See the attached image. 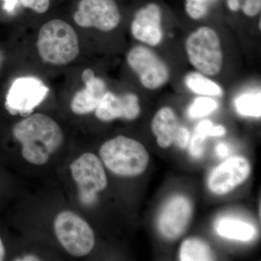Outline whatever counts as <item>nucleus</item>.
Instances as JSON below:
<instances>
[{
    "label": "nucleus",
    "instance_id": "f257e3e1",
    "mask_svg": "<svg viewBox=\"0 0 261 261\" xmlns=\"http://www.w3.org/2000/svg\"><path fill=\"white\" fill-rule=\"evenodd\" d=\"M15 138L22 145V155L32 164H45L51 154L61 148L64 135L50 117L36 113L13 126Z\"/></svg>",
    "mask_w": 261,
    "mask_h": 261
},
{
    "label": "nucleus",
    "instance_id": "f03ea898",
    "mask_svg": "<svg viewBox=\"0 0 261 261\" xmlns=\"http://www.w3.org/2000/svg\"><path fill=\"white\" fill-rule=\"evenodd\" d=\"M37 46L41 59L55 65L68 64L80 51L74 29L61 19H53L41 27Z\"/></svg>",
    "mask_w": 261,
    "mask_h": 261
},
{
    "label": "nucleus",
    "instance_id": "7ed1b4c3",
    "mask_svg": "<svg viewBox=\"0 0 261 261\" xmlns=\"http://www.w3.org/2000/svg\"><path fill=\"white\" fill-rule=\"evenodd\" d=\"M103 163L113 173L121 176H138L145 171L149 154L138 141L124 136L105 142L99 149Z\"/></svg>",
    "mask_w": 261,
    "mask_h": 261
},
{
    "label": "nucleus",
    "instance_id": "20e7f679",
    "mask_svg": "<svg viewBox=\"0 0 261 261\" xmlns=\"http://www.w3.org/2000/svg\"><path fill=\"white\" fill-rule=\"evenodd\" d=\"M185 50L190 64L202 74L214 76L222 69L221 40L211 27H201L192 32L185 42Z\"/></svg>",
    "mask_w": 261,
    "mask_h": 261
},
{
    "label": "nucleus",
    "instance_id": "39448f33",
    "mask_svg": "<svg viewBox=\"0 0 261 261\" xmlns=\"http://www.w3.org/2000/svg\"><path fill=\"white\" fill-rule=\"evenodd\" d=\"M54 228L58 241L73 256H85L93 249L95 238L92 228L72 211L60 213L55 220Z\"/></svg>",
    "mask_w": 261,
    "mask_h": 261
},
{
    "label": "nucleus",
    "instance_id": "423d86ee",
    "mask_svg": "<svg viewBox=\"0 0 261 261\" xmlns=\"http://www.w3.org/2000/svg\"><path fill=\"white\" fill-rule=\"evenodd\" d=\"M72 177L78 187L82 204L93 205L97 194L108 185L107 176L100 159L92 153H84L70 165Z\"/></svg>",
    "mask_w": 261,
    "mask_h": 261
},
{
    "label": "nucleus",
    "instance_id": "0eeeda50",
    "mask_svg": "<svg viewBox=\"0 0 261 261\" xmlns=\"http://www.w3.org/2000/svg\"><path fill=\"white\" fill-rule=\"evenodd\" d=\"M126 61L146 89L154 90L161 88L169 80L170 71L167 64L145 46L132 47L127 54Z\"/></svg>",
    "mask_w": 261,
    "mask_h": 261
},
{
    "label": "nucleus",
    "instance_id": "6e6552de",
    "mask_svg": "<svg viewBox=\"0 0 261 261\" xmlns=\"http://www.w3.org/2000/svg\"><path fill=\"white\" fill-rule=\"evenodd\" d=\"M49 88L35 77H21L12 84L7 94L5 108L11 115L28 116L44 101Z\"/></svg>",
    "mask_w": 261,
    "mask_h": 261
},
{
    "label": "nucleus",
    "instance_id": "1a4fd4ad",
    "mask_svg": "<svg viewBox=\"0 0 261 261\" xmlns=\"http://www.w3.org/2000/svg\"><path fill=\"white\" fill-rule=\"evenodd\" d=\"M73 20L80 27L108 32L118 27L121 15L115 0H81Z\"/></svg>",
    "mask_w": 261,
    "mask_h": 261
},
{
    "label": "nucleus",
    "instance_id": "9d476101",
    "mask_svg": "<svg viewBox=\"0 0 261 261\" xmlns=\"http://www.w3.org/2000/svg\"><path fill=\"white\" fill-rule=\"evenodd\" d=\"M130 32L135 39L147 45H159L163 39L161 7L151 3L137 10L130 24Z\"/></svg>",
    "mask_w": 261,
    "mask_h": 261
},
{
    "label": "nucleus",
    "instance_id": "9b49d317",
    "mask_svg": "<svg viewBox=\"0 0 261 261\" xmlns=\"http://www.w3.org/2000/svg\"><path fill=\"white\" fill-rule=\"evenodd\" d=\"M250 173L247 159L233 157L215 168L208 179V187L216 195H225L243 184Z\"/></svg>",
    "mask_w": 261,
    "mask_h": 261
},
{
    "label": "nucleus",
    "instance_id": "f8f14e48",
    "mask_svg": "<svg viewBox=\"0 0 261 261\" xmlns=\"http://www.w3.org/2000/svg\"><path fill=\"white\" fill-rule=\"evenodd\" d=\"M192 205L183 196H176L168 202L160 216L161 233L169 240L179 238L186 229L191 219Z\"/></svg>",
    "mask_w": 261,
    "mask_h": 261
},
{
    "label": "nucleus",
    "instance_id": "ddd939ff",
    "mask_svg": "<svg viewBox=\"0 0 261 261\" xmlns=\"http://www.w3.org/2000/svg\"><path fill=\"white\" fill-rule=\"evenodd\" d=\"M94 111L96 117L102 121H112L118 118L132 121L139 116L141 108L139 98L135 94L116 95L106 92Z\"/></svg>",
    "mask_w": 261,
    "mask_h": 261
},
{
    "label": "nucleus",
    "instance_id": "4468645a",
    "mask_svg": "<svg viewBox=\"0 0 261 261\" xmlns=\"http://www.w3.org/2000/svg\"><path fill=\"white\" fill-rule=\"evenodd\" d=\"M82 79L85 87L75 93L70 102V108L76 115H86L93 112L107 92L104 81L96 76L93 70L90 68L84 70Z\"/></svg>",
    "mask_w": 261,
    "mask_h": 261
},
{
    "label": "nucleus",
    "instance_id": "2eb2a0df",
    "mask_svg": "<svg viewBox=\"0 0 261 261\" xmlns=\"http://www.w3.org/2000/svg\"><path fill=\"white\" fill-rule=\"evenodd\" d=\"M180 126L178 117L171 108L164 107L158 111L152 119V130L160 147L166 148L174 142Z\"/></svg>",
    "mask_w": 261,
    "mask_h": 261
},
{
    "label": "nucleus",
    "instance_id": "dca6fc26",
    "mask_svg": "<svg viewBox=\"0 0 261 261\" xmlns=\"http://www.w3.org/2000/svg\"><path fill=\"white\" fill-rule=\"evenodd\" d=\"M220 236L231 240L247 242L255 236V228L245 221L233 219H222L216 225Z\"/></svg>",
    "mask_w": 261,
    "mask_h": 261
},
{
    "label": "nucleus",
    "instance_id": "f3484780",
    "mask_svg": "<svg viewBox=\"0 0 261 261\" xmlns=\"http://www.w3.org/2000/svg\"><path fill=\"white\" fill-rule=\"evenodd\" d=\"M185 83L190 90L195 93L205 97H221L223 89L207 75L200 72H192L186 75Z\"/></svg>",
    "mask_w": 261,
    "mask_h": 261
},
{
    "label": "nucleus",
    "instance_id": "a211bd4d",
    "mask_svg": "<svg viewBox=\"0 0 261 261\" xmlns=\"http://www.w3.org/2000/svg\"><path fill=\"white\" fill-rule=\"evenodd\" d=\"M214 259L210 247L205 242L197 238H190L182 243L180 249V260L183 261H205Z\"/></svg>",
    "mask_w": 261,
    "mask_h": 261
},
{
    "label": "nucleus",
    "instance_id": "6ab92c4d",
    "mask_svg": "<svg viewBox=\"0 0 261 261\" xmlns=\"http://www.w3.org/2000/svg\"><path fill=\"white\" fill-rule=\"evenodd\" d=\"M214 126L209 120H203L195 128L194 135L190 140L189 150L192 157L200 159L205 151V142L207 137H210L211 128Z\"/></svg>",
    "mask_w": 261,
    "mask_h": 261
},
{
    "label": "nucleus",
    "instance_id": "aec40b11",
    "mask_svg": "<svg viewBox=\"0 0 261 261\" xmlns=\"http://www.w3.org/2000/svg\"><path fill=\"white\" fill-rule=\"evenodd\" d=\"M235 107L238 112L243 116L256 118L260 117V92L242 94L235 100Z\"/></svg>",
    "mask_w": 261,
    "mask_h": 261
},
{
    "label": "nucleus",
    "instance_id": "412c9836",
    "mask_svg": "<svg viewBox=\"0 0 261 261\" xmlns=\"http://www.w3.org/2000/svg\"><path fill=\"white\" fill-rule=\"evenodd\" d=\"M219 0H186L185 10L192 20H199L205 18L212 7Z\"/></svg>",
    "mask_w": 261,
    "mask_h": 261
},
{
    "label": "nucleus",
    "instance_id": "4be33fe9",
    "mask_svg": "<svg viewBox=\"0 0 261 261\" xmlns=\"http://www.w3.org/2000/svg\"><path fill=\"white\" fill-rule=\"evenodd\" d=\"M218 108V103L210 97H200L195 99L189 108V116L192 118H202L211 114Z\"/></svg>",
    "mask_w": 261,
    "mask_h": 261
},
{
    "label": "nucleus",
    "instance_id": "5701e85b",
    "mask_svg": "<svg viewBox=\"0 0 261 261\" xmlns=\"http://www.w3.org/2000/svg\"><path fill=\"white\" fill-rule=\"evenodd\" d=\"M227 6L231 11L241 10L244 15L254 18L260 13L261 0H227Z\"/></svg>",
    "mask_w": 261,
    "mask_h": 261
},
{
    "label": "nucleus",
    "instance_id": "b1692460",
    "mask_svg": "<svg viewBox=\"0 0 261 261\" xmlns=\"http://www.w3.org/2000/svg\"><path fill=\"white\" fill-rule=\"evenodd\" d=\"M20 3L24 8L37 13H44L49 9L50 0H20Z\"/></svg>",
    "mask_w": 261,
    "mask_h": 261
},
{
    "label": "nucleus",
    "instance_id": "393cba45",
    "mask_svg": "<svg viewBox=\"0 0 261 261\" xmlns=\"http://www.w3.org/2000/svg\"><path fill=\"white\" fill-rule=\"evenodd\" d=\"M190 140V133L189 130L186 127L180 126L173 143L176 144L180 148L184 149L188 146Z\"/></svg>",
    "mask_w": 261,
    "mask_h": 261
},
{
    "label": "nucleus",
    "instance_id": "a878e982",
    "mask_svg": "<svg viewBox=\"0 0 261 261\" xmlns=\"http://www.w3.org/2000/svg\"><path fill=\"white\" fill-rule=\"evenodd\" d=\"M216 150L218 155L221 158L226 157L229 153V149H228V145L223 143V142L216 146Z\"/></svg>",
    "mask_w": 261,
    "mask_h": 261
},
{
    "label": "nucleus",
    "instance_id": "bb28decb",
    "mask_svg": "<svg viewBox=\"0 0 261 261\" xmlns=\"http://www.w3.org/2000/svg\"><path fill=\"white\" fill-rule=\"evenodd\" d=\"M4 5L3 8L8 13H13L18 4V0H3Z\"/></svg>",
    "mask_w": 261,
    "mask_h": 261
},
{
    "label": "nucleus",
    "instance_id": "cd10ccee",
    "mask_svg": "<svg viewBox=\"0 0 261 261\" xmlns=\"http://www.w3.org/2000/svg\"><path fill=\"white\" fill-rule=\"evenodd\" d=\"M226 134V129L224 126H213L210 132V137H220Z\"/></svg>",
    "mask_w": 261,
    "mask_h": 261
},
{
    "label": "nucleus",
    "instance_id": "c85d7f7f",
    "mask_svg": "<svg viewBox=\"0 0 261 261\" xmlns=\"http://www.w3.org/2000/svg\"><path fill=\"white\" fill-rule=\"evenodd\" d=\"M5 255V249L3 241L0 239V261L4 260Z\"/></svg>",
    "mask_w": 261,
    "mask_h": 261
},
{
    "label": "nucleus",
    "instance_id": "c756f323",
    "mask_svg": "<svg viewBox=\"0 0 261 261\" xmlns=\"http://www.w3.org/2000/svg\"><path fill=\"white\" fill-rule=\"evenodd\" d=\"M37 257L35 256H32V255H29V256H27L24 257L23 260H37Z\"/></svg>",
    "mask_w": 261,
    "mask_h": 261
},
{
    "label": "nucleus",
    "instance_id": "7c9ffc66",
    "mask_svg": "<svg viewBox=\"0 0 261 261\" xmlns=\"http://www.w3.org/2000/svg\"><path fill=\"white\" fill-rule=\"evenodd\" d=\"M260 22H261V20H259V29H261V25H260Z\"/></svg>",
    "mask_w": 261,
    "mask_h": 261
}]
</instances>
